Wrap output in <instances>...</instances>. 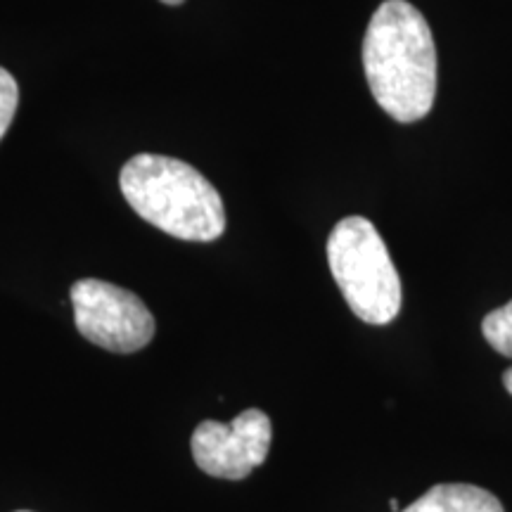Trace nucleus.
<instances>
[{"label": "nucleus", "instance_id": "nucleus-1", "mask_svg": "<svg viewBox=\"0 0 512 512\" xmlns=\"http://www.w3.org/2000/svg\"><path fill=\"white\" fill-rule=\"evenodd\" d=\"M363 69L377 105L399 124L430 114L437 98V46L427 19L406 0H384L363 38Z\"/></svg>", "mask_w": 512, "mask_h": 512}, {"label": "nucleus", "instance_id": "nucleus-2", "mask_svg": "<svg viewBox=\"0 0 512 512\" xmlns=\"http://www.w3.org/2000/svg\"><path fill=\"white\" fill-rule=\"evenodd\" d=\"M133 211L152 226L188 242H214L226 230L219 190L181 159L136 155L119 176Z\"/></svg>", "mask_w": 512, "mask_h": 512}, {"label": "nucleus", "instance_id": "nucleus-3", "mask_svg": "<svg viewBox=\"0 0 512 512\" xmlns=\"http://www.w3.org/2000/svg\"><path fill=\"white\" fill-rule=\"evenodd\" d=\"M328 264L349 309L363 323L387 325L401 311V280L382 235L363 216H347L332 228Z\"/></svg>", "mask_w": 512, "mask_h": 512}, {"label": "nucleus", "instance_id": "nucleus-4", "mask_svg": "<svg viewBox=\"0 0 512 512\" xmlns=\"http://www.w3.org/2000/svg\"><path fill=\"white\" fill-rule=\"evenodd\" d=\"M76 328L88 342L114 354H133L155 337V316L138 294L105 280L86 278L72 287Z\"/></svg>", "mask_w": 512, "mask_h": 512}, {"label": "nucleus", "instance_id": "nucleus-5", "mask_svg": "<svg viewBox=\"0 0 512 512\" xmlns=\"http://www.w3.org/2000/svg\"><path fill=\"white\" fill-rule=\"evenodd\" d=\"M271 418L259 408L240 413L230 425L204 420L192 432L190 448L197 467L216 479H247L271 451Z\"/></svg>", "mask_w": 512, "mask_h": 512}, {"label": "nucleus", "instance_id": "nucleus-6", "mask_svg": "<svg viewBox=\"0 0 512 512\" xmlns=\"http://www.w3.org/2000/svg\"><path fill=\"white\" fill-rule=\"evenodd\" d=\"M401 512H505L501 501L472 484H437Z\"/></svg>", "mask_w": 512, "mask_h": 512}, {"label": "nucleus", "instance_id": "nucleus-7", "mask_svg": "<svg viewBox=\"0 0 512 512\" xmlns=\"http://www.w3.org/2000/svg\"><path fill=\"white\" fill-rule=\"evenodd\" d=\"M482 332L498 354L512 358V299L482 320Z\"/></svg>", "mask_w": 512, "mask_h": 512}, {"label": "nucleus", "instance_id": "nucleus-8", "mask_svg": "<svg viewBox=\"0 0 512 512\" xmlns=\"http://www.w3.org/2000/svg\"><path fill=\"white\" fill-rule=\"evenodd\" d=\"M19 105V88L15 76H12L8 69L0 67V138L8 133V128L15 119Z\"/></svg>", "mask_w": 512, "mask_h": 512}, {"label": "nucleus", "instance_id": "nucleus-9", "mask_svg": "<svg viewBox=\"0 0 512 512\" xmlns=\"http://www.w3.org/2000/svg\"><path fill=\"white\" fill-rule=\"evenodd\" d=\"M503 384H505V389H508L510 396H512V368L505 370V373H503Z\"/></svg>", "mask_w": 512, "mask_h": 512}, {"label": "nucleus", "instance_id": "nucleus-10", "mask_svg": "<svg viewBox=\"0 0 512 512\" xmlns=\"http://www.w3.org/2000/svg\"><path fill=\"white\" fill-rule=\"evenodd\" d=\"M389 508H392L394 512H401L399 510V501H396V498H392V501H389Z\"/></svg>", "mask_w": 512, "mask_h": 512}, {"label": "nucleus", "instance_id": "nucleus-11", "mask_svg": "<svg viewBox=\"0 0 512 512\" xmlns=\"http://www.w3.org/2000/svg\"><path fill=\"white\" fill-rule=\"evenodd\" d=\"M164 5H181V3H185V0H162Z\"/></svg>", "mask_w": 512, "mask_h": 512}, {"label": "nucleus", "instance_id": "nucleus-12", "mask_svg": "<svg viewBox=\"0 0 512 512\" xmlns=\"http://www.w3.org/2000/svg\"><path fill=\"white\" fill-rule=\"evenodd\" d=\"M19 512H29V510H19Z\"/></svg>", "mask_w": 512, "mask_h": 512}]
</instances>
